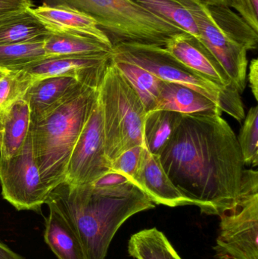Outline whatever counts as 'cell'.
Returning <instances> with one entry per match:
<instances>
[{
  "instance_id": "cell-1",
  "label": "cell",
  "mask_w": 258,
  "mask_h": 259,
  "mask_svg": "<svg viewBox=\"0 0 258 259\" xmlns=\"http://www.w3.org/2000/svg\"><path fill=\"white\" fill-rule=\"evenodd\" d=\"M159 155L174 186L204 214L219 215L240 192L245 164L237 137L221 115H183Z\"/></svg>"
},
{
  "instance_id": "cell-2",
  "label": "cell",
  "mask_w": 258,
  "mask_h": 259,
  "mask_svg": "<svg viewBox=\"0 0 258 259\" xmlns=\"http://www.w3.org/2000/svg\"><path fill=\"white\" fill-rule=\"evenodd\" d=\"M47 200L56 205L74 231L86 259H106L120 228L135 214L156 207L131 181L105 187L63 183Z\"/></svg>"
},
{
  "instance_id": "cell-3",
  "label": "cell",
  "mask_w": 258,
  "mask_h": 259,
  "mask_svg": "<svg viewBox=\"0 0 258 259\" xmlns=\"http://www.w3.org/2000/svg\"><path fill=\"white\" fill-rule=\"evenodd\" d=\"M98 89L80 85L43 118L31 123L36 164L51 192L65 182L70 155L98 98Z\"/></svg>"
},
{
  "instance_id": "cell-4",
  "label": "cell",
  "mask_w": 258,
  "mask_h": 259,
  "mask_svg": "<svg viewBox=\"0 0 258 259\" xmlns=\"http://www.w3.org/2000/svg\"><path fill=\"white\" fill-rule=\"evenodd\" d=\"M42 6L71 9L93 18L112 46L122 42L165 47L184 33L131 0H42Z\"/></svg>"
},
{
  "instance_id": "cell-5",
  "label": "cell",
  "mask_w": 258,
  "mask_h": 259,
  "mask_svg": "<svg viewBox=\"0 0 258 259\" xmlns=\"http://www.w3.org/2000/svg\"><path fill=\"white\" fill-rule=\"evenodd\" d=\"M98 99L102 113L105 149L111 162L127 149L145 145V106L112 59L98 87Z\"/></svg>"
},
{
  "instance_id": "cell-6",
  "label": "cell",
  "mask_w": 258,
  "mask_h": 259,
  "mask_svg": "<svg viewBox=\"0 0 258 259\" xmlns=\"http://www.w3.org/2000/svg\"><path fill=\"white\" fill-rule=\"evenodd\" d=\"M112 56L139 65L164 81L178 83L209 97L222 112L242 122L245 117L240 94L236 88L221 90L171 56L165 47L122 42L114 46Z\"/></svg>"
},
{
  "instance_id": "cell-7",
  "label": "cell",
  "mask_w": 258,
  "mask_h": 259,
  "mask_svg": "<svg viewBox=\"0 0 258 259\" xmlns=\"http://www.w3.org/2000/svg\"><path fill=\"white\" fill-rule=\"evenodd\" d=\"M220 231L214 247L218 259H258V172L244 170L234 202L219 214Z\"/></svg>"
},
{
  "instance_id": "cell-8",
  "label": "cell",
  "mask_w": 258,
  "mask_h": 259,
  "mask_svg": "<svg viewBox=\"0 0 258 259\" xmlns=\"http://www.w3.org/2000/svg\"><path fill=\"white\" fill-rule=\"evenodd\" d=\"M2 195L19 211L40 210L50 193L41 179L33 151L31 127L19 152L9 159L0 158Z\"/></svg>"
},
{
  "instance_id": "cell-9",
  "label": "cell",
  "mask_w": 258,
  "mask_h": 259,
  "mask_svg": "<svg viewBox=\"0 0 258 259\" xmlns=\"http://www.w3.org/2000/svg\"><path fill=\"white\" fill-rule=\"evenodd\" d=\"M110 171L111 161L105 149L102 113L97 98L70 155L64 183L68 186L92 184Z\"/></svg>"
},
{
  "instance_id": "cell-10",
  "label": "cell",
  "mask_w": 258,
  "mask_h": 259,
  "mask_svg": "<svg viewBox=\"0 0 258 259\" xmlns=\"http://www.w3.org/2000/svg\"><path fill=\"white\" fill-rule=\"evenodd\" d=\"M195 20L199 40L222 65L233 84L242 94L246 84L248 50L224 34L212 19L205 4L197 0H182Z\"/></svg>"
},
{
  "instance_id": "cell-11",
  "label": "cell",
  "mask_w": 258,
  "mask_h": 259,
  "mask_svg": "<svg viewBox=\"0 0 258 259\" xmlns=\"http://www.w3.org/2000/svg\"><path fill=\"white\" fill-rule=\"evenodd\" d=\"M112 55L47 57L22 70L28 72L35 81L50 77H69L82 84L98 89Z\"/></svg>"
},
{
  "instance_id": "cell-12",
  "label": "cell",
  "mask_w": 258,
  "mask_h": 259,
  "mask_svg": "<svg viewBox=\"0 0 258 259\" xmlns=\"http://www.w3.org/2000/svg\"><path fill=\"white\" fill-rule=\"evenodd\" d=\"M165 48L179 62L220 89L236 88L215 56L193 35L185 32L175 35L168 41Z\"/></svg>"
},
{
  "instance_id": "cell-13",
  "label": "cell",
  "mask_w": 258,
  "mask_h": 259,
  "mask_svg": "<svg viewBox=\"0 0 258 259\" xmlns=\"http://www.w3.org/2000/svg\"><path fill=\"white\" fill-rule=\"evenodd\" d=\"M138 187L156 205L169 207L195 205L193 201L186 197L173 184L162 166L160 155L151 153L147 148Z\"/></svg>"
},
{
  "instance_id": "cell-14",
  "label": "cell",
  "mask_w": 258,
  "mask_h": 259,
  "mask_svg": "<svg viewBox=\"0 0 258 259\" xmlns=\"http://www.w3.org/2000/svg\"><path fill=\"white\" fill-rule=\"evenodd\" d=\"M36 18L51 33H68L98 39L113 47L96 21L85 14L62 8L41 6L32 9Z\"/></svg>"
},
{
  "instance_id": "cell-15",
  "label": "cell",
  "mask_w": 258,
  "mask_h": 259,
  "mask_svg": "<svg viewBox=\"0 0 258 259\" xmlns=\"http://www.w3.org/2000/svg\"><path fill=\"white\" fill-rule=\"evenodd\" d=\"M81 84L69 77H50L33 82L23 97L28 103L31 123L43 118Z\"/></svg>"
},
{
  "instance_id": "cell-16",
  "label": "cell",
  "mask_w": 258,
  "mask_h": 259,
  "mask_svg": "<svg viewBox=\"0 0 258 259\" xmlns=\"http://www.w3.org/2000/svg\"><path fill=\"white\" fill-rule=\"evenodd\" d=\"M154 110L197 116H215L223 113L219 106L209 97L183 85L166 81H164Z\"/></svg>"
},
{
  "instance_id": "cell-17",
  "label": "cell",
  "mask_w": 258,
  "mask_h": 259,
  "mask_svg": "<svg viewBox=\"0 0 258 259\" xmlns=\"http://www.w3.org/2000/svg\"><path fill=\"white\" fill-rule=\"evenodd\" d=\"M31 127L28 103L21 99L0 111V158L7 160L24 146Z\"/></svg>"
},
{
  "instance_id": "cell-18",
  "label": "cell",
  "mask_w": 258,
  "mask_h": 259,
  "mask_svg": "<svg viewBox=\"0 0 258 259\" xmlns=\"http://www.w3.org/2000/svg\"><path fill=\"white\" fill-rule=\"evenodd\" d=\"M50 33L31 7L0 15V45L45 40Z\"/></svg>"
},
{
  "instance_id": "cell-19",
  "label": "cell",
  "mask_w": 258,
  "mask_h": 259,
  "mask_svg": "<svg viewBox=\"0 0 258 259\" xmlns=\"http://www.w3.org/2000/svg\"><path fill=\"white\" fill-rule=\"evenodd\" d=\"M48 216L45 219L44 239L59 259H86L83 248L71 227L56 205L47 200Z\"/></svg>"
},
{
  "instance_id": "cell-20",
  "label": "cell",
  "mask_w": 258,
  "mask_h": 259,
  "mask_svg": "<svg viewBox=\"0 0 258 259\" xmlns=\"http://www.w3.org/2000/svg\"><path fill=\"white\" fill-rule=\"evenodd\" d=\"M44 49L48 57H53L109 54L113 47L88 36L51 33L44 40Z\"/></svg>"
},
{
  "instance_id": "cell-21",
  "label": "cell",
  "mask_w": 258,
  "mask_h": 259,
  "mask_svg": "<svg viewBox=\"0 0 258 259\" xmlns=\"http://www.w3.org/2000/svg\"><path fill=\"white\" fill-rule=\"evenodd\" d=\"M183 114L167 110L147 112L143 123L144 143L147 149L160 155L174 131L180 124Z\"/></svg>"
},
{
  "instance_id": "cell-22",
  "label": "cell",
  "mask_w": 258,
  "mask_h": 259,
  "mask_svg": "<svg viewBox=\"0 0 258 259\" xmlns=\"http://www.w3.org/2000/svg\"><path fill=\"white\" fill-rule=\"evenodd\" d=\"M112 59L117 68L137 93L145 106L146 113L154 110L164 80L136 64L118 59L112 55Z\"/></svg>"
},
{
  "instance_id": "cell-23",
  "label": "cell",
  "mask_w": 258,
  "mask_h": 259,
  "mask_svg": "<svg viewBox=\"0 0 258 259\" xmlns=\"http://www.w3.org/2000/svg\"><path fill=\"white\" fill-rule=\"evenodd\" d=\"M127 250L135 259H182L168 237L156 228L133 234L129 240Z\"/></svg>"
},
{
  "instance_id": "cell-24",
  "label": "cell",
  "mask_w": 258,
  "mask_h": 259,
  "mask_svg": "<svg viewBox=\"0 0 258 259\" xmlns=\"http://www.w3.org/2000/svg\"><path fill=\"white\" fill-rule=\"evenodd\" d=\"M208 10L224 34L247 50H257L258 33L239 15L225 5H206Z\"/></svg>"
},
{
  "instance_id": "cell-25",
  "label": "cell",
  "mask_w": 258,
  "mask_h": 259,
  "mask_svg": "<svg viewBox=\"0 0 258 259\" xmlns=\"http://www.w3.org/2000/svg\"><path fill=\"white\" fill-rule=\"evenodd\" d=\"M185 33L199 37L195 20L182 0H131Z\"/></svg>"
},
{
  "instance_id": "cell-26",
  "label": "cell",
  "mask_w": 258,
  "mask_h": 259,
  "mask_svg": "<svg viewBox=\"0 0 258 259\" xmlns=\"http://www.w3.org/2000/svg\"><path fill=\"white\" fill-rule=\"evenodd\" d=\"M48 57L44 40L0 45V68L19 71Z\"/></svg>"
},
{
  "instance_id": "cell-27",
  "label": "cell",
  "mask_w": 258,
  "mask_h": 259,
  "mask_svg": "<svg viewBox=\"0 0 258 259\" xmlns=\"http://www.w3.org/2000/svg\"><path fill=\"white\" fill-rule=\"evenodd\" d=\"M238 139L245 165L256 167L258 164V108H251Z\"/></svg>"
},
{
  "instance_id": "cell-28",
  "label": "cell",
  "mask_w": 258,
  "mask_h": 259,
  "mask_svg": "<svg viewBox=\"0 0 258 259\" xmlns=\"http://www.w3.org/2000/svg\"><path fill=\"white\" fill-rule=\"evenodd\" d=\"M35 80L27 71H9L0 79V111L24 97Z\"/></svg>"
},
{
  "instance_id": "cell-29",
  "label": "cell",
  "mask_w": 258,
  "mask_h": 259,
  "mask_svg": "<svg viewBox=\"0 0 258 259\" xmlns=\"http://www.w3.org/2000/svg\"><path fill=\"white\" fill-rule=\"evenodd\" d=\"M145 151V145L127 149L111 162V171L124 175L138 187Z\"/></svg>"
},
{
  "instance_id": "cell-30",
  "label": "cell",
  "mask_w": 258,
  "mask_h": 259,
  "mask_svg": "<svg viewBox=\"0 0 258 259\" xmlns=\"http://www.w3.org/2000/svg\"><path fill=\"white\" fill-rule=\"evenodd\" d=\"M227 6L233 8L258 33V0H228Z\"/></svg>"
},
{
  "instance_id": "cell-31",
  "label": "cell",
  "mask_w": 258,
  "mask_h": 259,
  "mask_svg": "<svg viewBox=\"0 0 258 259\" xmlns=\"http://www.w3.org/2000/svg\"><path fill=\"white\" fill-rule=\"evenodd\" d=\"M130 181L127 177L121 175V174L110 171L94 181L92 184L96 187H105V186L118 185V184L130 182Z\"/></svg>"
},
{
  "instance_id": "cell-32",
  "label": "cell",
  "mask_w": 258,
  "mask_h": 259,
  "mask_svg": "<svg viewBox=\"0 0 258 259\" xmlns=\"http://www.w3.org/2000/svg\"><path fill=\"white\" fill-rule=\"evenodd\" d=\"M31 6L30 0H0V15Z\"/></svg>"
},
{
  "instance_id": "cell-33",
  "label": "cell",
  "mask_w": 258,
  "mask_h": 259,
  "mask_svg": "<svg viewBox=\"0 0 258 259\" xmlns=\"http://www.w3.org/2000/svg\"><path fill=\"white\" fill-rule=\"evenodd\" d=\"M248 81L251 92L256 100H258V60L254 59L251 60L249 66Z\"/></svg>"
},
{
  "instance_id": "cell-34",
  "label": "cell",
  "mask_w": 258,
  "mask_h": 259,
  "mask_svg": "<svg viewBox=\"0 0 258 259\" xmlns=\"http://www.w3.org/2000/svg\"><path fill=\"white\" fill-rule=\"evenodd\" d=\"M0 259H25L0 242Z\"/></svg>"
},
{
  "instance_id": "cell-35",
  "label": "cell",
  "mask_w": 258,
  "mask_h": 259,
  "mask_svg": "<svg viewBox=\"0 0 258 259\" xmlns=\"http://www.w3.org/2000/svg\"><path fill=\"white\" fill-rule=\"evenodd\" d=\"M197 1L205 5H225L227 6L228 0H197Z\"/></svg>"
},
{
  "instance_id": "cell-36",
  "label": "cell",
  "mask_w": 258,
  "mask_h": 259,
  "mask_svg": "<svg viewBox=\"0 0 258 259\" xmlns=\"http://www.w3.org/2000/svg\"><path fill=\"white\" fill-rule=\"evenodd\" d=\"M7 70L3 69V68H0V79L5 75V74H7L8 73Z\"/></svg>"
}]
</instances>
